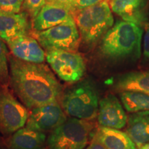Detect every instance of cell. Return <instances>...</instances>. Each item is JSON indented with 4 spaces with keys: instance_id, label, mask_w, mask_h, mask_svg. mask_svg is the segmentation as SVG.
I'll use <instances>...</instances> for the list:
<instances>
[{
    "instance_id": "cell-1",
    "label": "cell",
    "mask_w": 149,
    "mask_h": 149,
    "mask_svg": "<svg viewBox=\"0 0 149 149\" xmlns=\"http://www.w3.org/2000/svg\"><path fill=\"white\" fill-rule=\"evenodd\" d=\"M11 87L27 109L59 102L62 88L47 66L24 61L9 55Z\"/></svg>"
},
{
    "instance_id": "cell-2",
    "label": "cell",
    "mask_w": 149,
    "mask_h": 149,
    "mask_svg": "<svg viewBox=\"0 0 149 149\" xmlns=\"http://www.w3.org/2000/svg\"><path fill=\"white\" fill-rule=\"evenodd\" d=\"M143 30L136 24L120 21L111 28L102 39L100 51L104 57L121 59L139 57Z\"/></svg>"
},
{
    "instance_id": "cell-3",
    "label": "cell",
    "mask_w": 149,
    "mask_h": 149,
    "mask_svg": "<svg viewBox=\"0 0 149 149\" xmlns=\"http://www.w3.org/2000/svg\"><path fill=\"white\" fill-rule=\"evenodd\" d=\"M99 104L97 89L88 80L68 89L61 98V105L67 115L88 122L97 117Z\"/></svg>"
},
{
    "instance_id": "cell-4",
    "label": "cell",
    "mask_w": 149,
    "mask_h": 149,
    "mask_svg": "<svg viewBox=\"0 0 149 149\" xmlns=\"http://www.w3.org/2000/svg\"><path fill=\"white\" fill-rule=\"evenodd\" d=\"M74 20L81 38L87 44L97 42L114 23L107 0L79 10Z\"/></svg>"
},
{
    "instance_id": "cell-5",
    "label": "cell",
    "mask_w": 149,
    "mask_h": 149,
    "mask_svg": "<svg viewBox=\"0 0 149 149\" xmlns=\"http://www.w3.org/2000/svg\"><path fill=\"white\" fill-rule=\"evenodd\" d=\"M92 129L88 121L67 118L48 136L46 141L48 149H85Z\"/></svg>"
},
{
    "instance_id": "cell-6",
    "label": "cell",
    "mask_w": 149,
    "mask_h": 149,
    "mask_svg": "<svg viewBox=\"0 0 149 149\" xmlns=\"http://www.w3.org/2000/svg\"><path fill=\"white\" fill-rule=\"evenodd\" d=\"M36 38L46 51H76L79 44V30L74 18L51 29L37 32Z\"/></svg>"
},
{
    "instance_id": "cell-7",
    "label": "cell",
    "mask_w": 149,
    "mask_h": 149,
    "mask_svg": "<svg viewBox=\"0 0 149 149\" xmlns=\"http://www.w3.org/2000/svg\"><path fill=\"white\" fill-rule=\"evenodd\" d=\"M29 112L11 93L0 84V135H9L26 126Z\"/></svg>"
},
{
    "instance_id": "cell-8",
    "label": "cell",
    "mask_w": 149,
    "mask_h": 149,
    "mask_svg": "<svg viewBox=\"0 0 149 149\" xmlns=\"http://www.w3.org/2000/svg\"><path fill=\"white\" fill-rule=\"evenodd\" d=\"M46 59L55 74L66 82H77L86 72L84 59L75 51H47Z\"/></svg>"
},
{
    "instance_id": "cell-9",
    "label": "cell",
    "mask_w": 149,
    "mask_h": 149,
    "mask_svg": "<svg viewBox=\"0 0 149 149\" xmlns=\"http://www.w3.org/2000/svg\"><path fill=\"white\" fill-rule=\"evenodd\" d=\"M66 120L61 104L54 102L31 110L26 127L45 133L56 129Z\"/></svg>"
},
{
    "instance_id": "cell-10",
    "label": "cell",
    "mask_w": 149,
    "mask_h": 149,
    "mask_svg": "<svg viewBox=\"0 0 149 149\" xmlns=\"http://www.w3.org/2000/svg\"><path fill=\"white\" fill-rule=\"evenodd\" d=\"M97 120L102 127L120 130L126 125L128 117L118 99L109 95L100 101Z\"/></svg>"
},
{
    "instance_id": "cell-11",
    "label": "cell",
    "mask_w": 149,
    "mask_h": 149,
    "mask_svg": "<svg viewBox=\"0 0 149 149\" xmlns=\"http://www.w3.org/2000/svg\"><path fill=\"white\" fill-rule=\"evenodd\" d=\"M15 57L35 64H42L46 53L38 41L27 34L19 35L6 42Z\"/></svg>"
},
{
    "instance_id": "cell-12",
    "label": "cell",
    "mask_w": 149,
    "mask_h": 149,
    "mask_svg": "<svg viewBox=\"0 0 149 149\" xmlns=\"http://www.w3.org/2000/svg\"><path fill=\"white\" fill-rule=\"evenodd\" d=\"M111 10L124 21L131 22L139 27L146 22V0H111Z\"/></svg>"
},
{
    "instance_id": "cell-13",
    "label": "cell",
    "mask_w": 149,
    "mask_h": 149,
    "mask_svg": "<svg viewBox=\"0 0 149 149\" xmlns=\"http://www.w3.org/2000/svg\"><path fill=\"white\" fill-rule=\"evenodd\" d=\"M73 18L71 11L64 7L46 3L33 18V27L37 32L56 26Z\"/></svg>"
},
{
    "instance_id": "cell-14",
    "label": "cell",
    "mask_w": 149,
    "mask_h": 149,
    "mask_svg": "<svg viewBox=\"0 0 149 149\" xmlns=\"http://www.w3.org/2000/svg\"><path fill=\"white\" fill-rule=\"evenodd\" d=\"M46 141L45 133L25 126L12 134L6 142L10 149H44Z\"/></svg>"
},
{
    "instance_id": "cell-15",
    "label": "cell",
    "mask_w": 149,
    "mask_h": 149,
    "mask_svg": "<svg viewBox=\"0 0 149 149\" xmlns=\"http://www.w3.org/2000/svg\"><path fill=\"white\" fill-rule=\"evenodd\" d=\"M126 133L140 148L149 143V111L132 113L128 117Z\"/></svg>"
},
{
    "instance_id": "cell-16",
    "label": "cell",
    "mask_w": 149,
    "mask_h": 149,
    "mask_svg": "<svg viewBox=\"0 0 149 149\" xmlns=\"http://www.w3.org/2000/svg\"><path fill=\"white\" fill-rule=\"evenodd\" d=\"M29 25L26 14L0 13V38L7 42L19 35L27 34Z\"/></svg>"
},
{
    "instance_id": "cell-17",
    "label": "cell",
    "mask_w": 149,
    "mask_h": 149,
    "mask_svg": "<svg viewBox=\"0 0 149 149\" xmlns=\"http://www.w3.org/2000/svg\"><path fill=\"white\" fill-rule=\"evenodd\" d=\"M94 137L107 149H137L127 133L118 129L100 126Z\"/></svg>"
},
{
    "instance_id": "cell-18",
    "label": "cell",
    "mask_w": 149,
    "mask_h": 149,
    "mask_svg": "<svg viewBox=\"0 0 149 149\" xmlns=\"http://www.w3.org/2000/svg\"><path fill=\"white\" fill-rule=\"evenodd\" d=\"M115 88L122 91H135L149 95V71L131 72L121 75Z\"/></svg>"
},
{
    "instance_id": "cell-19",
    "label": "cell",
    "mask_w": 149,
    "mask_h": 149,
    "mask_svg": "<svg viewBox=\"0 0 149 149\" xmlns=\"http://www.w3.org/2000/svg\"><path fill=\"white\" fill-rule=\"evenodd\" d=\"M120 96L122 105L129 113L149 111L148 94L135 91H122Z\"/></svg>"
},
{
    "instance_id": "cell-20",
    "label": "cell",
    "mask_w": 149,
    "mask_h": 149,
    "mask_svg": "<svg viewBox=\"0 0 149 149\" xmlns=\"http://www.w3.org/2000/svg\"><path fill=\"white\" fill-rule=\"evenodd\" d=\"M8 51L4 41L0 38V84L8 86L10 81Z\"/></svg>"
},
{
    "instance_id": "cell-21",
    "label": "cell",
    "mask_w": 149,
    "mask_h": 149,
    "mask_svg": "<svg viewBox=\"0 0 149 149\" xmlns=\"http://www.w3.org/2000/svg\"><path fill=\"white\" fill-rule=\"evenodd\" d=\"M24 0H0V13L7 14L19 13Z\"/></svg>"
},
{
    "instance_id": "cell-22",
    "label": "cell",
    "mask_w": 149,
    "mask_h": 149,
    "mask_svg": "<svg viewBox=\"0 0 149 149\" xmlns=\"http://www.w3.org/2000/svg\"><path fill=\"white\" fill-rule=\"evenodd\" d=\"M46 3V0H24V6L33 18L37 16Z\"/></svg>"
},
{
    "instance_id": "cell-23",
    "label": "cell",
    "mask_w": 149,
    "mask_h": 149,
    "mask_svg": "<svg viewBox=\"0 0 149 149\" xmlns=\"http://www.w3.org/2000/svg\"><path fill=\"white\" fill-rule=\"evenodd\" d=\"M46 3L64 7L71 12L77 10V0H46Z\"/></svg>"
},
{
    "instance_id": "cell-24",
    "label": "cell",
    "mask_w": 149,
    "mask_h": 149,
    "mask_svg": "<svg viewBox=\"0 0 149 149\" xmlns=\"http://www.w3.org/2000/svg\"><path fill=\"white\" fill-rule=\"evenodd\" d=\"M102 1L104 0H77V10H83L92 6L97 4Z\"/></svg>"
},
{
    "instance_id": "cell-25",
    "label": "cell",
    "mask_w": 149,
    "mask_h": 149,
    "mask_svg": "<svg viewBox=\"0 0 149 149\" xmlns=\"http://www.w3.org/2000/svg\"><path fill=\"white\" fill-rule=\"evenodd\" d=\"M144 56L149 59V24L145 26V34L144 37Z\"/></svg>"
},
{
    "instance_id": "cell-26",
    "label": "cell",
    "mask_w": 149,
    "mask_h": 149,
    "mask_svg": "<svg viewBox=\"0 0 149 149\" xmlns=\"http://www.w3.org/2000/svg\"><path fill=\"white\" fill-rule=\"evenodd\" d=\"M85 149H107L102 143H100L95 137H93V138L88 146H86Z\"/></svg>"
},
{
    "instance_id": "cell-27",
    "label": "cell",
    "mask_w": 149,
    "mask_h": 149,
    "mask_svg": "<svg viewBox=\"0 0 149 149\" xmlns=\"http://www.w3.org/2000/svg\"><path fill=\"white\" fill-rule=\"evenodd\" d=\"M0 149H10L8 148L6 142H4L1 138H0Z\"/></svg>"
},
{
    "instance_id": "cell-28",
    "label": "cell",
    "mask_w": 149,
    "mask_h": 149,
    "mask_svg": "<svg viewBox=\"0 0 149 149\" xmlns=\"http://www.w3.org/2000/svg\"><path fill=\"white\" fill-rule=\"evenodd\" d=\"M139 149H149V143L146 145H144V146H141Z\"/></svg>"
}]
</instances>
